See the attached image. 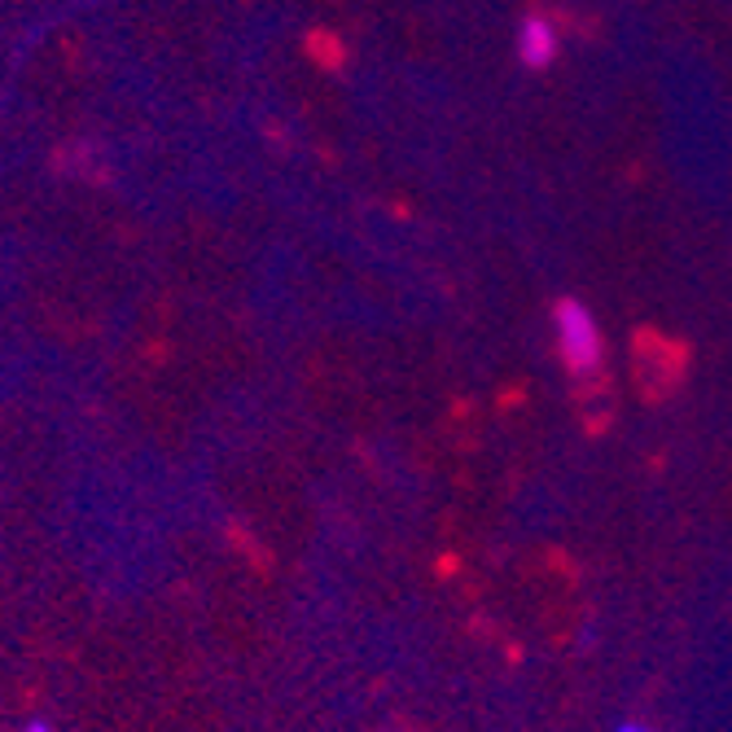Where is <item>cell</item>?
Returning <instances> with one entry per match:
<instances>
[{
    "instance_id": "6da1fadb",
    "label": "cell",
    "mask_w": 732,
    "mask_h": 732,
    "mask_svg": "<svg viewBox=\"0 0 732 732\" xmlns=\"http://www.w3.org/2000/svg\"><path fill=\"white\" fill-rule=\"evenodd\" d=\"M553 333H557V355L570 378H592L605 359V338L597 316L579 298H562L553 307Z\"/></svg>"
},
{
    "instance_id": "7a4b0ae2",
    "label": "cell",
    "mask_w": 732,
    "mask_h": 732,
    "mask_svg": "<svg viewBox=\"0 0 732 732\" xmlns=\"http://www.w3.org/2000/svg\"><path fill=\"white\" fill-rule=\"evenodd\" d=\"M557 49H562L557 27L544 14H527L518 23V58H522L527 71H548L557 62Z\"/></svg>"
},
{
    "instance_id": "3957f363",
    "label": "cell",
    "mask_w": 732,
    "mask_h": 732,
    "mask_svg": "<svg viewBox=\"0 0 732 732\" xmlns=\"http://www.w3.org/2000/svg\"><path fill=\"white\" fill-rule=\"evenodd\" d=\"M614 732H653V728H640V723H618Z\"/></svg>"
},
{
    "instance_id": "277c9868",
    "label": "cell",
    "mask_w": 732,
    "mask_h": 732,
    "mask_svg": "<svg viewBox=\"0 0 732 732\" xmlns=\"http://www.w3.org/2000/svg\"><path fill=\"white\" fill-rule=\"evenodd\" d=\"M27 732H49V728H45V723H32V728H27Z\"/></svg>"
}]
</instances>
